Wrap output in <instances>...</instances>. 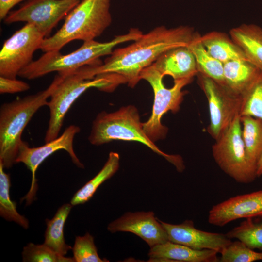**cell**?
<instances>
[{"instance_id":"obj_15","label":"cell","mask_w":262,"mask_h":262,"mask_svg":"<svg viewBox=\"0 0 262 262\" xmlns=\"http://www.w3.org/2000/svg\"><path fill=\"white\" fill-rule=\"evenodd\" d=\"M107 229L112 233H133L145 241L150 247L169 241L166 231L152 211L128 212L111 222Z\"/></svg>"},{"instance_id":"obj_11","label":"cell","mask_w":262,"mask_h":262,"mask_svg":"<svg viewBox=\"0 0 262 262\" xmlns=\"http://www.w3.org/2000/svg\"><path fill=\"white\" fill-rule=\"evenodd\" d=\"M81 0H28L17 9L11 11L4 19V22L32 24L46 37Z\"/></svg>"},{"instance_id":"obj_6","label":"cell","mask_w":262,"mask_h":262,"mask_svg":"<svg viewBox=\"0 0 262 262\" xmlns=\"http://www.w3.org/2000/svg\"><path fill=\"white\" fill-rule=\"evenodd\" d=\"M60 74L63 78L47 104L50 116L44 138L45 143L59 136L66 114L75 101L87 89L96 88L111 92L119 84L125 83L121 77L115 74H100L91 79H83L73 73Z\"/></svg>"},{"instance_id":"obj_23","label":"cell","mask_w":262,"mask_h":262,"mask_svg":"<svg viewBox=\"0 0 262 262\" xmlns=\"http://www.w3.org/2000/svg\"><path fill=\"white\" fill-rule=\"evenodd\" d=\"M119 154L115 152H110L102 169L93 178L76 192L71 199V204L75 206L84 204L89 201L98 188L117 172L119 167Z\"/></svg>"},{"instance_id":"obj_22","label":"cell","mask_w":262,"mask_h":262,"mask_svg":"<svg viewBox=\"0 0 262 262\" xmlns=\"http://www.w3.org/2000/svg\"><path fill=\"white\" fill-rule=\"evenodd\" d=\"M72 205L66 203L61 206L53 217L46 220L47 229L44 244L56 253L65 256L72 247L66 243L64 229Z\"/></svg>"},{"instance_id":"obj_8","label":"cell","mask_w":262,"mask_h":262,"mask_svg":"<svg viewBox=\"0 0 262 262\" xmlns=\"http://www.w3.org/2000/svg\"><path fill=\"white\" fill-rule=\"evenodd\" d=\"M163 78L152 65L143 70L140 74L141 80L147 81L154 93L152 113L148 119L143 123V127L146 135L154 143L166 137L168 128L162 124V118L169 111L174 113L179 110L186 94L183 88L193 80L174 81L173 86L167 88L163 83Z\"/></svg>"},{"instance_id":"obj_17","label":"cell","mask_w":262,"mask_h":262,"mask_svg":"<svg viewBox=\"0 0 262 262\" xmlns=\"http://www.w3.org/2000/svg\"><path fill=\"white\" fill-rule=\"evenodd\" d=\"M219 253L213 250H196L168 241L154 246L148 252V262H217Z\"/></svg>"},{"instance_id":"obj_13","label":"cell","mask_w":262,"mask_h":262,"mask_svg":"<svg viewBox=\"0 0 262 262\" xmlns=\"http://www.w3.org/2000/svg\"><path fill=\"white\" fill-rule=\"evenodd\" d=\"M159 220L169 241L195 249H211L220 253L231 242V239L226 234L207 232L196 228L194 222L191 220H186L180 224Z\"/></svg>"},{"instance_id":"obj_27","label":"cell","mask_w":262,"mask_h":262,"mask_svg":"<svg viewBox=\"0 0 262 262\" xmlns=\"http://www.w3.org/2000/svg\"><path fill=\"white\" fill-rule=\"evenodd\" d=\"M242 99L240 116H250L262 120V72Z\"/></svg>"},{"instance_id":"obj_7","label":"cell","mask_w":262,"mask_h":262,"mask_svg":"<svg viewBox=\"0 0 262 262\" xmlns=\"http://www.w3.org/2000/svg\"><path fill=\"white\" fill-rule=\"evenodd\" d=\"M215 141L212 155L225 173L242 184L250 183L258 178L257 166L250 161L243 140L240 116Z\"/></svg>"},{"instance_id":"obj_14","label":"cell","mask_w":262,"mask_h":262,"mask_svg":"<svg viewBox=\"0 0 262 262\" xmlns=\"http://www.w3.org/2000/svg\"><path fill=\"white\" fill-rule=\"evenodd\" d=\"M262 215V190L237 195L220 202L210 210L208 221L222 227L230 222Z\"/></svg>"},{"instance_id":"obj_29","label":"cell","mask_w":262,"mask_h":262,"mask_svg":"<svg viewBox=\"0 0 262 262\" xmlns=\"http://www.w3.org/2000/svg\"><path fill=\"white\" fill-rule=\"evenodd\" d=\"M220 254L221 262H253L262 260V251L257 252L238 240L231 241Z\"/></svg>"},{"instance_id":"obj_3","label":"cell","mask_w":262,"mask_h":262,"mask_svg":"<svg viewBox=\"0 0 262 262\" xmlns=\"http://www.w3.org/2000/svg\"><path fill=\"white\" fill-rule=\"evenodd\" d=\"M63 75L58 73L45 90L2 104L0 108V161L4 168L16 163L21 136L35 113L47 105L48 99Z\"/></svg>"},{"instance_id":"obj_9","label":"cell","mask_w":262,"mask_h":262,"mask_svg":"<svg viewBox=\"0 0 262 262\" xmlns=\"http://www.w3.org/2000/svg\"><path fill=\"white\" fill-rule=\"evenodd\" d=\"M196 75L208 103L210 123L207 131L215 140L240 116L242 97L212 79L199 73Z\"/></svg>"},{"instance_id":"obj_21","label":"cell","mask_w":262,"mask_h":262,"mask_svg":"<svg viewBox=\"0 0 262 262\" xmlns=\"http://www.w3.org/2000/svg\"><path fill=\"white\" fill-rule=\"evenodd\" d=\"M200 36L196 32L188 46L195 57L198 73L212 79L225 86L224 64L207 51L201 41Z\"/></svg>"},{"instance_id":"obj_25","label":"cell","mask_w":262,"mask_h":262,"mask_svg":"<svg viewBox=\"0 0 262 262\" xmlns=\"http://www.w3.org/2000/svg\"><path fill=\"white\" fill-rule=\"evenodd\" d=\"M230 239H236L253 249L262 251V215L245 218L226 234Z\"/></svg>"},{"instance_id":"obj_33","label":"cell","mask_w":262,"mask_h":262,"mask_svg":"<svg viewBox=\"0 0 262 262\" xmlns=\"http://www.w3.org/2000/svg\"><path fill=\"white\" fill-rule=\"evenodd\" d=\"M257 174L258 177L262 176V156L257 164Z\"/></svg>"},{"instance_id":"obj_30","label":"cell","mask_w":262,"mask_h":262,"mask_svg":"<svg viewBox=\"0 0 262 262\" xmlns=\"http://www.w3.org/2000/svg\"><path fill=\"white\" fill-rule=\"evenodd\" d=\"M73 259L76 262H109L102 259L98 255L93 237L88 232L83 236L75 238L72 247Z\"/></svg>"},{"instance_id":"obj_28","label":"cell","mask_w":262,"mask_h":262,"mask_svg":"<svg viewBox=\"0 0 262 262\" xmlns=\"http://www.w3.org/2000/svg\"><path fill=\"white\" fill-rule=\"evenodd\" d=\"M22 260L25 262H74L73 258L61 255L44 243L36 245L29 243L24 247Z\"/></svg>"},{"instance_id":"obj_5","label":"cell","mask_w":262,"mask_h":262,"mask_svg":"<svg viewBox=\"0 0 262 262\" xmlns=\"http://www.w3.org/2000/svg\"><path fill=\"white\" fill-rule=\"evenodd\" d=\"M110 7V0H81L66 16L61 28L44 38L40 49L44 52L60 51L75 40H95L112 22Z\"/></svg>"},{"instance_id":"obj_18","label":"cell","mask_w":262,"mask_h":262,"mask_svg":"<svg viewBox=\"0 0 262 262\" xmlns=\"http://www.w3.org/2000/svg\"><path fill=\"white\" fill-rule=\"evenodd\" d=\"M262 71L247 59L224 64L225 86L241 97L250 88Z\"/></svg>"},{"instance_id":"obj_2","label":"cell","mask_w":262,"mask_h":262,"mask_svg":"<svg viewBox=\"0 0 262 262\" xmlns=\"http://www.w3.org/2000/svg\"><path fill=\"white\" fill-rule=\"evenodd\" d=\"M90 143L99 146L114 140L138 142L173 164L179 172L185 169L182 157L162 151L145 133L138 109L133 105L112 112L102 111L94 120L88 137Z\"/></svg>"},{"instance_id":"obj_12","label":"cell","mask_w":262,"mask_h":262,"mask_svg":"<svg viewBox=\"0 0 262 262\" xmlns=\"http://www.w3.org/2000/svg\"><path fill=\"white\" fill-rule=\"evenodd\" d=\"M80 131L79 127L71 125L67 127L61 135L56 138L46 142L41 146L31 147L28 143L22 141L18 149L16 163H23L32 173V183L29 192L23 198L26 205L33 201L37 190L35 172L39 165L49 156L55 152L63 149L69 155L72 162L78 167L83 168L84 165L81 162L74 152V138Z\"/></svg>"},{"instance_id":"obj_26","label":"cell","mask_w":262,"mask_h":262,"mask_svg":"<svg viewBox=\"0 0 262 262\" xmlns=\"http://www.w3.org/2000/svg\"><path fill=\"white\" fill-rule=\"evenodd\" d=\"M4 166L0 161V214L5 220L14 221L25 229L29 227L28 219L20 214L16 210V202L10 196V178L4 171Z\"/></svg>"},{"instance_id":"obj_32","label":"cell","mask_w":262,"mask_h":262,"mask_svg":"<svg viewBox=\"0 0 262 262\" xmlns=\"http://www.w3.org/2000/svg\"><path fill=\"white\" fill-rule=\"evenodd\" d=\"M28 0H0V19H4L11 10L19 3Z\"/></svg>"},{"instance_id":"obj_10","label":"cell","mask_w":262,"mask_h":262,"mask_svg":"<svg viewBox=\"0 0 262 262\" xmlns=\"http://www.w3.org/2000/svg\"><path fill=\"white\" fill-rule=\"evenodd\" d=\"M45 36L33 25L26 23L5 41L0 51V76L16 79L40 49Z\"/></svg>"},{"instance_id":"obj_19","label":"cell","mask_w":262,"mask_h":262,"mask_svg":"<svg viewBox=\"0 0 262 262\" xmlns=\"http://www.w3.org/2000/svg\"><path fill=\"white\" fill-rule=\"evenodd\" d=\"M229 36L247 59L262 72V28L253 24H243L231 29Z\"/></svg>"},{"instance_id":"obj_24","label":"cell","mask_w":262,"mask_h":262,"mask_svg":"<svg viewBox=\"0 0 262 262\" xmlns=\"http://www.w3.org/2000/svg\"><path fill=\"white\" fill-rule=\"evenodd\" d=\"M242 135L247 155L257 166L262 156V120L250 116H240Z\"/></svg>"},{"instance_id":"obj_31","label":"cell","mask_w":262,"mask_h":262,"mask_svg":"<svg viewBox=\"0 0 262 262\" xmlns=\"http://www.w3.org/2000/svg\"><path fill=\"white\" fill-rule=\"evenodd\" d=\"M30 88V85L22 81L0 76V94L22 92Z\"/></svg>"},{"instance_id":"obj_1","label":"cell","mask_w":262,"mask_h":262,"mask_svg":"<svg viewBox=\"0 0 262 262\" xmlns=\"http://www.w3.org/2000/svg\"><path fill=\"white\" fill-rule=\"evenodd\" d=\"M196 33L188 26L172 28L160 26L143 33L131 45L113 50L103 63L86 66L73 73L85 79H93L100 74H115L133 88L141 80L143 70L152 65L166 50L188 46Z\"/></svg>"},{"instance_id":"obj_20","label":"cell","mask_w":262,"mask_h":262,"mask_svg":"<svg viewBox=\"0 0 262 262\" xmlns=\"http://www.w3.org/2000/svg\"><path fill=\"white\" fill-rule=\"evenodd\" d=\"M200 40L207 51L223 64L232 60L247 59L241 49L225 33L211 32L201 35Z\"/></svg>"},{"instance_id":"obj_4","label":"cell","mask_w":262,"mask_h":262,"mask_svg":"<svg viewBox=\"0 0 262 262\" xmlns=\"http://www.w3.org/2000/svg\"><path fill=\"white\" fill-rule=\"evenodd\" d=\"M143 34L138 29L131 28L128 33L115 36L110 41L99 42L95 40L85 41L77 50L66 55L60 51L45 52L39 58L33 61L24 68L18 76L28 80L42 77L52 72L65 74L82 67L100 63V57L111 55L117 45L134 41Z\"/></svg>"},{"instance_id":"obj_16","label":"cell","mask_w":262,"mask_h":262,"mask_svg":"<svg viewBox=\"0 0 262 262\" xmlns=\"http://www.w3.org/2000/svg\"><path fill=\"white\" fill-rule=\"evenodd\" d=\"M152 65L164 77L168 75L174 81L193 79L198 73L195 57L188 46L166 50Z\"/></svg>"}]
</instances>
